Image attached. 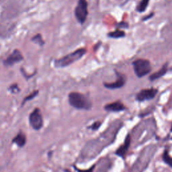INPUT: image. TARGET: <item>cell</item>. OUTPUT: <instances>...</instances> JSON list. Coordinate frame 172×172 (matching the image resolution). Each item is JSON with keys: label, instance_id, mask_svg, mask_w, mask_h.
I'll list each match as a JSON object with an SVG mask.
<instances>
[{"label": "cell", "instance_id": "6da1fadb", "mask_svg": "<svg viewBox=\"0 0 172 172\" xmlns=\"http://www.w3.org/2000/svg\"><path fill=\"white\" fill-rule=\"evenodd\" d=\"M87 50L85 48L77 49L71 53L67 55L60 59H56L54 62V65L57 68H64L71 65L75 62L80 60L86 54Z\"/></svg>", "mask_w": 172, "mask_h": 172}, {"label": "cell", "instance_id": "7a4b0ae2", "mask_svg": "<svg viewBox=\"0 0 172 172\" xmlns=\"http://www.w3.org/2000/svg\"><path fill=\"white\" fill-rule=\"evenodd\" d=\"M69 102L71 106L77 109L90 110L92 103L85 95L78 92H71L69 94Z\"/></svg>", "mask_w": 172, "mask_h": 172}, {"label": "cell", "instance_id": "3957f363", "mask_svg": "<svg viewBox=\"0 0 172 172\" xmlns=\"http://www.w3.org/2000/svg\"><path fill=\"white\" fill-rule=\"evenodd\" d=\"M132 66L135 75L138 78H143L148 75L152 69L150 61L145 59H136L133 61Z\"/></svg>", "mask_w": 172, "mask_h": 172}, {"label": "cell", "instance_id": "277c9868", "mask_svg": "<svg viewBox=\"0 0 172 172\" xmlns=\"http://www.w3.org/2000/svg\"><path fill=\"white\" fill-rule=\"evenodd\" d=\"M88 13V2L87 0H78L74 10L75 17L78 22L82 25L85 23Z\"/></svg>", "mask_w": 172, "mask_h": 172}, {"label": "cell", "instance_id": "5b68a950", "mask_svg": "<svg viewBox=\"0 0 172 172\" xmlns=\"http://www.w3.org/2000/svg\"><path fill=\"white\" fill-rule=\"evenodd\" d=\"M29 123L32 128L35 131H39L43 128L44 122L40 110L38 108L34 110L29 115Z\"/></svg>", "mask_w": 172, "mask_h": 172}, {"label": "cell", "instance_id": "8992f818", "mask_svg": "<svg viewBox=\"0 0 172 172\" xmlns=\"http://www.w3.org/2000/svg\"><path fill=\"white\" fill-rule=\"evenodd\" d=\"M23 59L24 57L22 54L21 53V52L19 50H17V49H15L12 52V53L3 61V65L6 67L13 66V65L16 64V63H18L20 61H23Z\"/></svg>", "mask_w": 172, "mask_h": 172}, {"label": "cell", "instance_id": "52a82bcc", "mask_svg": "<svg viewBox=\"0 0 172 172\" xmlns=\"http://www.w3.org/2000/svg\"><path fill=\"white\" fill-rule=\"evenodd\" d=\"M158 92V90L155 88L142 90L136 95V100L139 101L150 100L155 97Z\"/></svg>", "mask_w": 172, "mask_h": 172}, {"label": "cell", "instance_id": "ba28073f", "mask_svg": "<svg viewBox=\"0 0 172 172\" xmlns=\"http://www.w3.org/2000/svg\"><path fill=\"white\" fill-rule=\"evenodd\" d=\"M117 80L114 82L112 83H105L104 85V86L108 89L114 90V89H118L120 87H123L126 83V77L124 75L121 74L120 73L117 72Z\"/></svg>", "mask_w": 172, "mask_h": 172}, {"label": "cell", "instance_id": "9c48e42d", "mask_svg": "<svg viewBox=\"0 0 172 172\" xmlns=\"http://www.w3.org/2000/svg\"><path fill=\"white\" fill-rule=\"evenodd\" d=\"M130 145H131V136H130V135H128L126 137L123 145H122L117 149V151H116V155L119 157H124L125 154L126 153V152H127Z\"/></svg>", "mask_w": 172, "mask_h": 172}, {"label": "cell", "instance_id": "30bf717a", "mask_svg": "<svg viewBox=\"0 0 172 172\" xmlns=\"http://www.w3.org/2000/svg\"><path fill=\"white\" fill-rule=\"evenodd\" d=\"M104 109L108 112H120L124 110L126 107L120 101H115V102L107 104L104 106Z\"/></svg>", "mask_w": 172, "mask_h": 172}, {"label": "cell", "instance_id": "8fae6325", "mask_svg": "<svg viewBox=\"0 0 172 172\" xmlns=\"http://www.w3.org/2000/svg\"><path fill=\"white\" fill-rule=\"evenodd\" d=\"M26 136L22 131H20L12 140V143L19 147H23L26 144Z\"/></svg>", "mask_w": 172, "mask_h": 172}, {"label": "cell", "instance_id": "7c38bea8", "mask_svg": "<svg viewBox=\"0 0 172 172\" xmlns=\"http://www.w3.org/2000/svg\"><path fill=\"white\" fill-rule=\"evenodd\" d=\"M168 70V63H166L163 65L162 67H161L159 71H157V72L153 73L152 75H151L149 76V79L151 81H155L156 79H158L161 78V77H163L166 74V73Z\"/></svg>", "mask_w": 172, "mask_h": 172}, {"label": "cell", "instance_id": "4fadbf2b", "mask_svg": "<svg viewBox=\"0 0 172 172\" xmlns=\"http://www.w3.org/2000/svg\"><path fill=\"white\" fill-rule=\"evenodd\" d=\"M107 36L110 38H113V39H118V38H122L126 36V33L124 31L120 29H116L115 30L110 32H108Z\"/></svg>", "mask_w": 172, "mask_h": 172}, {"label": "cell", "instance_id": "5bb4252c", "mask_svg": "<svg viewBox=\"0 0 172 172\" xmlns=\"http://www.w3.org/2000/svg\"><path fill=\"white\" fill-rule=\"evenodd\" d=\"M149 2L150 0H141V2L138 3V5L136 7V11L139 13L145 12V10L149 4Z\"/></svg>", "mask_w": 172, "mask_h": 172}, {"label": "cell", "instance_id": "9a60e30c", "mask_svg": "<svg viewBox=\"0 0 172 172\" xmlns=\"http://www.w3.org/2000/svg\"><path fill=\"white\" fill-rule=\"evenodd\" d=\"M32 41L35 44H38L40 47H43L44 44V41L43 40V38H42L41 34H38L36 35H35L34 36H33L32 38Z\"/></svg>", "mask_w": 172, "mask_h": 172}, {"label": "cell", "instance_id": "2e32d148", "mask_svg": "<svg viewBox=\"0 0 172 172\" xmlns=\"http://www.w3.org/2000/svg\"><path fill=\"white\" fill-rule=\"evenodd\" d=\"M163 159L165 163H167L168 166H170L171 167H172V157L168 154V151L167 150L165 151L163 153Z\"/></svg>", "mask_w": 172, "mask_h": 172}, {"label": "cell", "instance_id": "e0dca14e", "mask_svg": "<svg viewBox=\"0 0 172 172\" xmlns=\"http://www.w3.org/2000/svg\"><path fill=\"white\" fill-rule=\"evenodd\" d=\"M38 92H38V90H34L33 92H32L31 94H30V95H29V96L24 97V99L22 103V106H23V105H24V104L26 103L27 101H29L32 100H33L34 98L38 94Z\"/></svg>", "mask_w": 172, "mask_h": 172}, {"label": "cell", "instance_id": "ac0fdd59", "mask_svg": "<svg viewBox=\"0 0 172 172\" xmlns=\"http://www.w3.org/2000/svg\"><path fill=\"white\" fill-rule=\"evenodd\" d=\"M116 28L117 29H128L129 28V24L127 22L125 21H122V22H120L118 23H117L116 24Z\"/></svg>", "mask_w": 172, "mask_h": 172}, {"label": "cell", "instance_id": "d6986e66", "mask_svg": "<svg viewBox=\"0 0 172 172\" xmlns=\"http://www.w3.org/2000/svg\"><path fill=\"white\" fill-rule=\"evenodd\" d=\"M9 90L12 94H17L20 92V89L17 83H14V84H13V85L10 86V87H9Z\"/></svg>", "mask_w": 172, "mask_h": 172}, {"label": "cell", "instance_id": "ffe728a7", "mask_svg": "<svg viewBox=\"0 0 172 172\" xmlns=\"http://www.w3.org/2000/svg\"><path fill=\"white\" fill-rule=\"evenodd\" d=\"M101 122H94V123L92 126H90V128L93 130V131H96V130H97L98 128H100V126H101Z\"/></svg>", "mask_w": 172, "mask_h": 172}, {"label": "cell", "instance_id": "44dd1931", "mask_svg": "<svg viewBox=\"0 0 172 172\" xmlns=\"http://www.w3.org/2000/svg\"><path fill=\"white\" fill-rule=\"evenodd\" d=\"M75 170L76 171H78V172H94V168H95V166H93L92 167L90 168V169L88 170H80V169H78V168H77L75 167Z\"/></svg>", "mask_w": 172, "mask_h": 172}, {"label": "cell", "instance_id": "7402d4cb", "mask_svg": "<svg viewBox=\"0 0 172 172\" xmlns=\"http://www.w3.org/2000/svg\"><path fill=\"white\" fill-rule=\"evenodd\" d=\"M154 15H155V13H154V12L150 13L149 15H147L145 16H144V17L142 19V21H143V22H145V21H147V20H150L151 18H152V17L154 16Z\"/></svg>", "mask_w": 172, "mask_h": 172}, {"label": "cell", "instance_id": "603a6c76", "mask_svg": "<svg viewBox=\"0 0 172 172\" xmlns=\"http://www.w3.org/2000/svg\"><path fill=\"white\" fill-rule=\"evenodd\" d=\"M101 44V42H100V43H97V44L94 46V51H96V50H97V49L99 48V47H100Z\"/></svg>", "mask_w": 172, "mask_h": 172}, {"label": "cell", "instance_id": "cb8c5ba5", "mask_svg": "<svg viewBox=\"0 0 172 172\" xmlns=\"http://www.w3.org/2000/svg\"><path fill=\"white\" fill-rule=\"evenodd\" d=\"M65 172H71V171H69V170H65Z\"/></svg>", "mask_w": 172, "mask_h": 172}, {"label": "cell", "instance_id": "d4e9b609", "mask_svg": "<svg viewBox=\"0 0 172 172\" xmlns=\"http://www.w3.org/2000/svg\"><path fill=\"white\" fill-rule=\"evenodd\" d=\"M171 131L172 132V126H171Z\"/></svg>", "mask_w": 172, "mask_h": 172}, {"label": "cell", "instance_id": "484cf974", "mask_svg": "<svg viewBox=\"0 0 172 172\" xmlns=\"http://www.w3.org/2000/svg\"><path fill=\"white\" fill-rule=\"evenodd\" d=\"M171 71H172V67H171Z\"/></svg>", "mask_w": 172, "mask_h": 172}]
</instances>
